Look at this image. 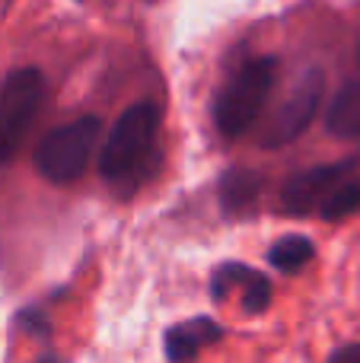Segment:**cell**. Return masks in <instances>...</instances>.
<instances>
[{"instance_id":"1","label":"cell","mask_w":360,"mask_h":363,"mask_svg":"<svg viewBox=\"0 0 360 363\" xmlns=\"http://www.w3.org/2000/svg\"><path fill=\"white\" fill-rule=\"evenodd\" d=\"M159 144V108L153 102H137L118 118L106 147L99 153V176L115 188H137L150 176L153 153Z\"/></svg>"},{"instance_id":"2","label":"cell","mask_w":360,"mask_h":363,"mask_svg":"<svg viewBox=\"0 0 360 363\" xmlns=\"http://www.w3.org/2000/svg\"><path fill=\"white\" fill-rule=\"evenodd\" d=\"M274 77H278L274 57H252L223 83L214 102V125L227 140L240 138L255 125L274 86Z\"/></svg>"},{"instance_id":"3","label":"cell","mask_w":360,"mask_h":363,"mask_svg":"<svg viewBox=\"0 0 360 363\" xmlns=\"http://www.w3.org/2000/svg\"><path fill=\"white\" fill-rule=\"evenodd\" d=\"M102 134V125L96 115H83V118L70 121L64 128H55L45 134V140L35 150V166L48 182L55 185H70L83 176L93 147Z\"/></svg>"},{"instance_id":"4","label":"cell","mask_w":360,"mask_h":363,"mask_svg":"<svg viewBox=\"0 0 360 363\" xmlns=\"http://www.w3.org/2000/svg\"><path fill=\"white\" fill-rule=\"evenodd\" d=\"M45 99V77L35 67H19L0 86V166L16 157L23 134L29 131Z\"/></svg>"},{"instance_id":"5","label":"cell","mask_w":360,"mask_h":363,"mask_svg":"<svg viewBox=\"0 0 360 363\" xmlns=\"http://www.w3.org/2000/svg\"><path fill=\"white\" fill-rule=\"evenodd\" d=\"M322 93H325V74L319 67H310L306 74H300V80L291 86L287 99L278 106L271 125L261 134L265 147H284L291 140H297L300 134L310 128V121L316 118L319 106H322Z\"/></svg>"},{"instance_id":"6","label":"cell","mask_w":360,"mask_h":363,"mask_svg":"<svg viewBox=\"0 0 360 363\" xmlns=\"http://www.w3.org/2000/svg\"><path fill=\"white\" fill-rule=\"evenodd\" d=\"M357 172V160H344V163H325L316 169H306L293 176L281 191V207L287 213H319L322 204L332 198L344 179Z\"/></svg>"},{"instance_id":"7","label":"cell","mask_w":360,"mask_h":363,"mask_svg":"<svg viewBox=\"0 0 360 363\" xmlns=\"http://www.w3.org/2000/svg\"><path fill=\"white\" fill-rule=\"evenodd\" d=\"M214 296L223 300V294H240L242 296V309L249 315H261L271 306V281L259 271L246 268V264H220L214 271Z\"/></svg>"},{"instance_id":"8","label":"cell","mask_w":360,"mask_h":363,"mask_svg":"<svg viewBox=\"0 0 360 363\" xmlns=\"http://www.w3.org/2000/svg\"><path fill=\"white\" fill-rule=\"evenodd\" d=\"M217 338H223V328L217 322L210 319L182 322V325L169 328V335H166V357H169V363H191L204 345H210Z\"/></svg>"},{"instance_id":"9","label":"cell","mask_w":360,"mask_h":363,"mask_svg":"<svg viewBox=\"0 0 360 363\" xmlns=\"http://www.w3.org/2000/svg\"><path fill=\"white\" fill-rule=\"evenodd\" d=\"M325 128L342 140H360V80L344 83L335 93L325 115Z\"/></svg>"},{"instance_id":"10","label":"cell","mask_w":360,"mask_h":363,"mask_svg":"<svg viewBox=\"0 0 360 363\" xmlns=\"http://www.w3.org/2000/svg\"><path fill=\"white\" fill-rule=\"evenodd\" d=\"M259 191H261V176H255L249 169H233L220 182V204L227 213H242L255 204Z\"/></svg>"},{"instance_id":"11","label":"cell","mask_w":360,"mask_h":363,"mask_svg":"<svg viewBox=\"0 0 360 363\" xmlns=\"http://www.w3.org/2000/svg\"><path fill=\"white\" fill-rule=\"evenodd\" d=\"M354 213H360V169L351 172V176L332 191V198L322 204L319 217L322 220H344V217H354Z\"/></svg>"},{"instance_id":"12","label":"cell","mask_w":360,"mask_h":363,"mask_svg":"<svg viewBox=\"0 0 360 363\" xmlns=\"http://www.w3.org/2000/svg\"><path fill=\"white\" fill-rule=\"evenodd\" d=\"M313 242L306 236H284V239H278L274 242V249L268 252V262L274 264V268H281V271H297V268H303L306 262L313 258Z\"/></svg>"},{"instance_id":"13","label":"cell","mask_w":360,"mask_h":363,"mask_svg":"<svg viewBox=\"0 0 360 363\" xmlns=\"http://www.w3.org/2000/svg\"><path fill=\"white\" fill-rule=\"evenodd\" d=\"M329 363H360V345H344L342 351H335Z\"/></svg>"},{"instance_id":"14","label":"cell","mask_w":360,"mask_h":363,"mask_svg":"<svg viewBox=\"0 0 360 363\" xmlns=\"http://www.w3.org/2000/svg\"><path fill=\"white\" fill-rule=\"evenodd\" d=\"M357 64H360V38H357Z\"/></svg>"}]
</instances>
